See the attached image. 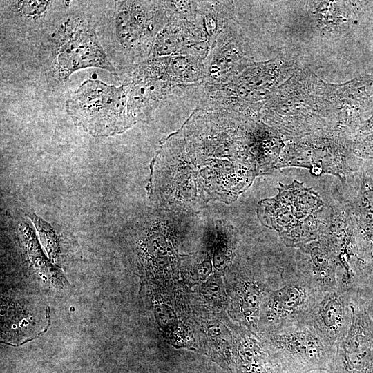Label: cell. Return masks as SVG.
<instances>
[{"label":"cell","instance_id":"1","mask_svg":"<svg viewBox=\"0 0 373 373\" xmlns=\"http://www.w3.org/2000/svg\"><path fill=\"white\" fill-rule=\"evenodd\" d=\"M66 107L73 122L95 137L120 134L136 124L128 113L125 83L115 86L87 79L67 100Z\"/></svg>","mask_w":373,"mask_h":373},{"label":"cell","instance_id":"2","mask_svg":"<svg viewBox=\"0 0 373 373\" xmlns=\"http://www.w3.org/2000/svg\"><path fill=\"white\" fill-rule=\"evenodd\" d=\"M170 15L167 1H119L115 17L119 44L133 57L149 59L156 36Z\"/></svg>","mask_w":373,"mask_h":373},{"label":"cell","instance_id":"3","mask_svg":"<svg viewBox=\"0 0 373 373\" xmlns=\"http://www.w3.org/2000/svg\"><path fill=\"white\" fill-rule=\"evenodd\" d=\"M278 194L258 203L257 213L262 224L281 233L322 209L323 202L312 188L294 180L279 183Z\"/></svg>","mask_w":373,"mask_h":373},{"label":"cell","instance_id":"4","mask_svg":"<svg viewBox=\"0 0 373 373\" xmlns=\"http://www.w3.org/2000/svg\"><path fill=\"white\" fill-rule=\"evenodd\" d=\"M56 66L64 79H67L77 70L90 67L115 72L99 41L95 28L86 23L78 25L61 45Z\"/></svg>","mask_w":373,"mask_h":373},{"label":"cell","instance_id":"5","mask_svg":"<svg viewBox=\"0 0 373 373\" xmlns=\"http://www.w3.org/2000/svg\"><path fill=\"white\" fill-rule=\"evenodd\" d=\"M249 59L245 56L238 32L229 21L213 42L205 59L203 84L221 85L233 78Z\"/></svg>","mask_w":373,"mask_h":373},{"label":"cell","instance_id":"6","mask_svg":"<svg viewBox=\"0 0 373 373\" xmlns=\"http://www.w3.org/2000/svg\"><path fill=\"white\" fill-rule=\"evenodd\" d=\"M128 86V109L137 123L146 119L176 91H186L197 85L182 86L130 72L124 82Z\"/></svg>","mask_w":373,"mask_h":373},{"label":"cell","instance_id":"7","mask_svg":"<svg viewBox=\"0 0 373 373\" xmlns=\"http://www.w3.org/2000/svg\"><path fill=\"white\" fill-rule=\"evenodd\" d=\"M170 14L168 22L156 36L151 57L179 55L186 44L203 41L205 39L202 28L196 19Z\"/></svg>","mask_w":373,"mask_h":373},{"label":"cell","instance_id":"8","mask_svg":"<svg viewBox=\"0 0 373 373\" xmlns=\"http://www.w3.org/2000/svg\"><path fill=\"white\" fill-rule=\"evenodd\" d=\"M353 314L352 323L343 346L348 367L358 369L363 366L365 358L370 353L373 338L368 317L361 313Z\"/></svg>","mask_w":373,"mask_h":373},{"label":"cell","instance_id":"9","mask_svg":"<svg viewBox=\"0 0 373 373\" xmlns=\"http://www.w3.org/2000/svg\"><path fill=\"white\" fill-rule=\"evenodd\" d=\"M165 73L169 82L178 85L201 84L205 79V60L191 55L164 57Z\"/></svg>","mask_w":373,"mask_h":373},{"label":"cell","instance_id":"10","mask_svg":"<svg viewBox=\"0 0 373 373\" xmlns=\"http://www.w3.org/2000/svg\"><path fill=\"white\" fill-rule=\"evenodd\" d=\"M306 298L305 289L291 285L274 292L267 300L265 316L268 321H276L297 312Z\"/></svg>","mask_w":373,"mask_h":373},{"label":"cell","instance_id":"11","mask_svg":"<svg viewBox=\"0 0 373 373\" xmlns=\"http://www.w3.org/2000/svg\"><path fill=\"white\" fill-rule=\"evenodd\" d=\"M231 294L234 313L245 323L255 327L260 300L259 287L254 283L242 280Z\"/></svg>","mask_w":373,"mask_h":373},{"label":"cell","instance_id":"12","mask_svg":"<svg viewBox=\"0 0 373 373\" xmlns=\"http://www.w3.org/2000/svg\"><path fill=\"white\" fill-rule=\"evenodd\" d=\"M273 341L282 349L307 360L321 356L322 346L318 339L308 331H300L275 336Z\"/></svg>","mask_w":373,"mask_h":373},{"label":"cell","instance_id":"13","mask_svg":"<svg viewBox=\"0 0 373 373\" xmlns=\"http://www.w3.org/2000/svg\"><path fill=\"white\" fill-rule=\"evenodd\" d=\"M227 228V227H226ZM231 227L227 229L221 224H216V234L211 233L208 238L207 247L212 256L214 267L219 271L224 270L231 264L233 257L234 237Z\"/></svg>","mask_w":373,"mask_h":373},{"label":"cell","instance_id":"14","mask_svg":"<svg viewBox=\"0 0 373 373\" xmlns=\"http://www.w3.org/2000/svg\"><path fill=\"white\" fill-rule=\"evenodd\" d=\"M312 272L315 278L323 283L332 284L334 280L336 264L332 254L319 242H312L305 246Z\"/></svg>","mask_w":373,"mask_h":373},{"label":"cell","instance_id":"15","mask_svg":"<svg viewBox=\"0 0 373 373\" xmlns=\"http://www.w3.org/2000/svg\"><path fill=\"white\" fill-rule=\"evenodd\" d=\"M339 99L352 106L364 105L373 98V75L355 79L333 88Z\"/></svg>","mask_w":373,"mask_h":373},{"label":"cell","instance_id":"16","mask_svg":"<svg viewBox=\"0 0 373 373\" xmlns=\"http://www.w3.org/2000/svg\"><path fill=\"white\" fill-rule=\"evenodd\" d=\"M317 213L311 215L290 229L279 234L287 246H296L314 240L321 233L323 221L317 217Z\"/></svg>","mask_w":373,"mask_h":373},{"label":"cell","instance_id":"17","mask_svg":"<svg viewBox=\"0 0 373 373\" xmlns=\"http://www.w3.org/2000/svg\"><path fill=\"white\" fill-rule=\"evenodd\" d=\"M344 314L342 298L336 293L328 295L324 299L318 312L320 323L330 335H336L342 330Z\"/></svg>","mask_w":373,"mask_h":373},{"label":"cell","instance_id":"18","mask_svg":"<svg viewBox=\"0 0 373 373\" xmlns=\"http://www.w3.org/2000/svg\"><path fill=\"white\" fill-rule=\"evenodd\" d=\"M217 272L212 274L200 285L199 293L202 301L213 308H223L227 298L220 277Z\"/></svg>","mask_w":373,"mask_h":373},{"label":"cell","instance_id":"19","mask_svg":"<svg viewBox=\"0 0 373 373\" xmlns=\"http://www.w3.org/2000/svg\"><path fill=\"white\" fill-rule=\"evenodd\" d=\"M200 256V259L195 260L193 264L190 262L184 265L181 272L184 281L189 286H193L202 283L211 273L212 265L209 253Z\"/></svg>","mask_w":373,"mask_h":373},{"label":"cell","instance_id":"20","mask_svg":"<svg viewBox=\"0 0 373 373\" xmlns=\"http://www.w3.org/2000/svg\"><path fill=\"white\" fill-rule=\"evenodd\" d=\"M48 1H28L21 3V10L26 15H40L46 8Z\"/></svg>","mask_w":373,"mask_h":373},{"label":"cell","instance_id":"21","mask_svg":"<svg viewBox=\"0 0 373 373\" xmlns=\"http://www.w3.org/2000/svg\"><path fill=\"white\" fill-rule=\"evenodd\" d=\"M356 151L358 155L373 158V133L363 138Z\"/></svg>","mask_w":373,"mask_h":373}]
</instances>
